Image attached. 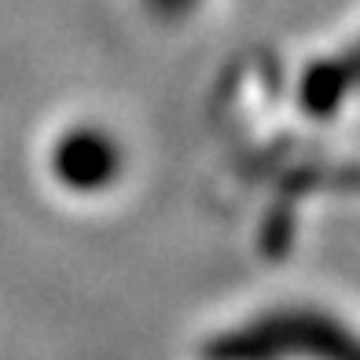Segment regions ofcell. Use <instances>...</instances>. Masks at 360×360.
<instances>
[{"instance_id": "6da1fadb", "label": "cell", "mask_w": 360, "mask_h": 360, "mask_svg": "<svg viewBox=\"0 0 360 360\" xmlns=\"http://www.w3.org/2000/svg\"><path fill=\"white\" fill-rule=\"evenodd\" d=\"M125 173V147L100 122H74L59 129L48 147V176L77 199L103 195Z\"/></svg>"}, {"instance_id": "7a4b0ae2", "label": "cell", "mask_w": 360, "mask_h": 360, "mask_svg": "<svg viewBox=\"0 0 360 360\" xmlns=\"http://www.w3.org/2000/svg\"><path fill=\"white\" fill-rule=\"evenodd\" d=\"M151 4H155L158 11H173V15H176V11H184V8H191L195 0H151Z\"/></svg>"}]
</instances>
